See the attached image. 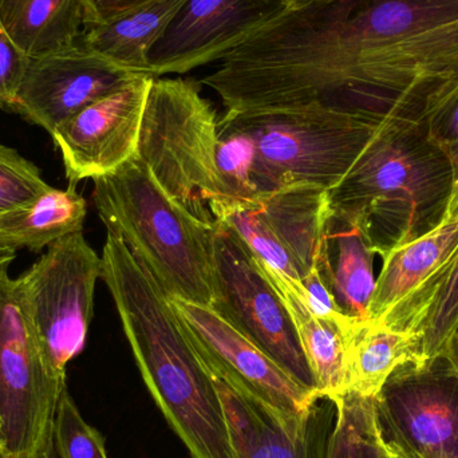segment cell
<instances>
[{"mask_svg":"<svg viewBox=\"0 0 458 458\" xmlns=\"http://www.w3.org/2000/svg\"><path fill=\"white\" fill-rule=\"evenodd\" d=\"M458 19V0H315L287 8L201 78L225 112L322 105L344 112L377 48Z\"/></svg>","mask_w":458,"mask_h":458,"instance_id":"6da1fadb","label":"cell"},{"mask_svg":"<svg viewBox=\"0 0 458 458\" xmlns=\"http://www.w3.org/2000/svg\"><path fill=\"white\" fill-rule=\"evenodd\" d=\"M106 283L137 366L169 427L192 458H234L211 374L163 288L125 242L107 232Z\"/></svg>","mask_w":458,"mask_h":458,"instance_id":"7a4b0ae2","label":"cell"},{"mask_svg":"<svg viewBox=\"0 0 458 458\" xmlns=\"http://www.w3.org/2000/svg\"><path fill=\"white\" fill-rule=\"evenodd\" d=\"M454 191V165L428 126L387 121L328 190V207L360 225L384 256L437 227Z\"/></svg>","mask_w":458,"mask_h":458,"instance_id":"3957f363","label":"cell"},{"mask_svg":"<svg viewBox=\"0 0 458 458\" xmlns=\"http://www.w3.org/2000/svg\"><path fill=\"white\" fill-rule=\"evenodd\" d=\"M93 182L94 206L107 232L125 242L166 296L211 307L214 223L174 200L137 155Z\"/></svg>","mask_w":458,"mask_h":458,"instance_id":"277c9868","label":"cell"},{"mask_svg":"<svg viewBox=\"0 0 458 458\" xmlns=\"http://www.w3.org/2000/svg\"><path fill=\"white\" fill-rule=\"evenodd\" d=\"M219 123L252 140L256 196L298 184L331 190L384 123L317 104L225 112Z\"/></svg>","mask_w":458,"mask_h":458,"instance_id":"5b68a950","label":"cell"},{"mask_svg":"<svg viewBox=\"0 0 458 458\" xmlns=\"http://www.w3.org/2000/svg\"><path fill=\"white\" fill-rule=\"evenodd\" d=\"M216 112L200 86L184 78H153L142 115L137 157L188 212L214 223L209 203L222 195Z\"/></svg>","mask_w":458,"mask_h":458,"instance_id":"8992f818","label":"cell"},{"mask_svg":"<svg viewBox=\"0 0 458 458\" xmlns=\"http://www.w3.org/2000/svg\"><path fill=\"white\" fill-rule=\"evenodd\" d=\"M458 96V19L371 51L355 70L347 109L378 123L429 126Z\"/></svg>","mask_w":458,"mask_h":458,"instance_id":"52a82bcc","label":"cell"},{"mask_svg":"<svg viewBox=\"0 0 458 458\" xmlns=\"http://www.w3.org/2000/svg\"><path fill=\"white\" fill-rule=\"evenodd\" d=\"M102 259L83 232L48 245L29 271L15 279L27 326L48 370L66 379L70 360L82 352L94 314V293Z\"/></svg>","mask_w":458,"mask_h":458,"instance_id":"ba28073f","label":"cell"},{"mask_svg":"<svg viewBox=\"0 0 458 458\" xmlns=\"http://www.w3.org/2000/svg\"><path fill=\"white\" fill-rule=\"evenodd\" d=\"M8 267L0 268V454L37 458L55 451L54 425L66 379L48 370Z\"/></svg>","mask_w":458,"mask_h":458,"instance_id":"9c48e42d","label":"cell"},{"mask_svg":"<svg viewBox=\"0 0 458 458\" xmlns=\"http://www.w3.org/2000/svg\"><path fill=\"white\" fill-rule=\"evenodd\" d=\"M212 268L211 309L266 352L293 381L317 393L311 369L282 296L245 242L219 222H214Z\"/></svg>","mask_w":458,"mask_h":458,"instance_id":"30bf717a","label":"cell"},{"mask_svg":"<svg viewBox=\"0 0 458 458\" xmlns=\"http://www.w3.org/2000/svg\"><path fill=\"white\" fill-rule=\"evenodd\" d=\"M373 411L387 457L458 458V374L443 357L395 369Z\"/></svg>","mask_w":458,"mask_h":458,"instance_id":"8fae6325","label":"cell"},{"mask_svg":"<svg viewBox=\"0 0 458 458\" xmlns=\"http://www.w3.org/2000/svg\"><path fill=\"white\" fill-rule=\"evenodd\" d=\"M369 320L398 333H420L458 260V185L443 222L382 256Z\"/></svg>","mask_w":458,"mask_h":458,"instance_id":"7c38bea8","label":"cell"},{"mask_svg":"<svg viewBox=\"0 0 458 458\" xmlns=\"http://www.w3.org/2000/svg\"><path fill=\"white\" fill-rule=\"evenodd\" d=\"M234 458H328L336 405L318 397L303 416H288L216 370H209Z\"/></svg>","mask_w":458,"mask_h":458,"instance_id":"4fadbf2b","label":"cell"},{"mask_svg":"<svg viewBox=\"0 0 458 458\" xmlns=\"http://www.w3.org/2000/svg\"><path fill=\"white\" fill-rule=\"evenodd\" d=\"M284 10L280 0H187L153 46L148 72L185 74L220 62Z\"/></svg>","mask_w":458,"mask_h":458,"instance_id":"5bb4252c","label":"cell"},{"mask_svg":"<svg viewBox=\"0 0 458 458\" xmlns=\"http://www.w3.org/2000/svg\"><path fill=\"white\" fill-rule=\"evenodd\" d=\"M152 75L137 72L53 134L70 185L117 171L137 153Z\"/></svg>","mask_w":458,"mask_h":458,"instance_id":"9a60e30c","label":"cell"},{"mask_svg":"<svg viewBox=\"0 0 458 458\" xmlns=\"http://www.w3.org/2000/svg\"><path fill=\"white\" fill-rule=\"evenodd\" d=\"M169 301L204 363L227 374L255 397L288 416H303L319 397L293 381L211 307L176 298Z\"/></svg>","mask_w":458,"mask_h":458,"instance_id":"2e32d148","label":"cell"},{"mask_svg":"<svg viewBox=\"0 0 458 458\" xmlns=\"http://www.w3.org/2000/svg\"><path fill=\"white\" fill-rule=\"evenodd\" d=\"M136 74L82 45L31 58L11 110L53 136L81 110L125 85Z\"/></svg>","mask_w":458,"mask_h":458,"instance_id":"e0dca14e","label":"cell"},{"mask_svg":"<svg viewBox=\"0 0 458 458\" xmlns=\"http://www.w3.org/2000/svg\"><path fill=\"white\" fill-rule=\"evenodd\" d=\"M376 255L360 225L330 214L317 267L341 311L358 322L369 320V306L376 288Z\"/></svg>","mask_w":458,"mask_h":458,"instance_id":"ac0fdd59","label":"cell"},{"mask_svg":"<svg viewBox=\"0 0 458 458\" xmlns=\"http://www.w3.org/2000/svg\"><path fill=\"white\" fill-rule=\"evenodd\" d=\"M258 203L303 279L317 267L330 217L328 190L298 184L261 193Z\"/></svg>","mask_w":458,"mask_h":458,"instance_id":"d6986e66","label":"cell"},{"mask_svg":"<svg viewBox=\"0 0 458 458\" xmlns=\"http://www.w3.org/2000/svg\"><path fill=\"white\" fill-rule=\"evenodd\" d=\"M0 23L30 58L81 46L94 24L88 0H0Z\"/></svg>","mask_w":458,"mask_h":458,"instance_id":"ffe728a7","label":"cell"},{"mask_svg":"<svg viewBox=\"0 0 458 458\" xmlns=\"http://www.w3.org/2000/svg\"><path fill=\"white\" fill-rule=\"evenodd\" d=\"M259 264L290 312L315 379L317 394L336 403L349 393L344 328L336 323L315 317L296 293L290 277L269 268L261 260H259Z\"/></svg>","mask_w":458,"mask_h":458,"instance_id":"44dd1931","label":"cell"},{"mask_svg":"<svg viewBox=\"0 0 458 458\" xmlns=\"http://www.w3.org/2000/svg\"><path fill=\"white\" fill-rule=\"evenodd\" d=\"M187 0H155L104 23L91 24L81 45L131 72H148L150 51Z\"/></svg>","mask_w":458,"mask_h":458,"instance_id":"7402d4cb","label":"cell"},{"mask_svg":"<svg viewBox=\"0 0 458 458\" xmlns=\"http://www.w3.org/2000/svg\"><path fill=\"white\" fill-rule=\"evenodd\" d=\"M88 203L75 185L67 190L51 187L21 208L0 215V242L18 250L40 252L62 237L82 232Z\"/></svg>","mask_w":458,"mask_h":458,"instance_id":"603a6c76","label":"cell"},{"mask_svg":"<svg viewBox=\"0 0 458 458\" xmlns=\"http://www.w3.org/2000/svg\"><path fill=\"white\" fill-rule=\"evenodd\" d=\"M349 393L374 398L393 371L417 362V339L365 320L344 331Z\"/></svg>","mask_w":458,"mask_h":458,"instance_id":"cb8c5ba5","label":"cell"},{"mask_svg":"<svg viewBox=\"0 0 458 458\" xmlns=\"http://www.w3.org/2000/svg\"><path fill=\"white\" fill-rule=\"evenodd\" d=\"M209 209L214 222L223 223L231 228L259 260L279 274L301 282L293 258L253 199L242 200L219 196L209 203Z\"/></svg>","mask_w":458,"mask_h":458,"instance_id":"d4e9b609","label":"cell"},{"mask_svg":"<svg viewBox=\"0 0 458 458\" xmlns=\"http://www.w3.org/2000/svg\"><path fill=\"white\" fill-rule=\"evenodd\" d=\"M335 405L336 421L328 458H382L373 398L347 393Z\"/></svg>","mask_w":458,"mask_h":458,"instance_id":"484cf974","label":"cell"},{"mask_svg":"<svg viewBox=\"0 0 458 458\" xmlns=\"http://www.w3.org/2000/svg\"><path fill=\"white\" fill-rule=\"evenodd\" d=\"M219 144H217L216 163L219 171L222 195L225 198L250 200L256 198L252 174L255 145L247 134L217 123ZM219 198V196H217Z\"/></svg>","mask_w":458,"mask_h":458,"instance_id":"4316f807","label":"cell"},{"mask_svg":"<svg viewBox=\"0 0 458 458\" xmlns=\"http://www.w3.org/2000/svg\"><path fill=\"white\" fill-rule=\"evenodd\" d=\"M54 444L59 458H107L105 438L85 421L67 389L56 411Z\"/></svg>","mask_w":458,"mask_h":458,"instance_id":"83f0119b","label":"cell"},{"mask_svg":"<svg viewBox=\"0 0 458 458\" xmlns=\"http://www.w3.org/2000/svg\"><path fill=\"white\" fill-rule=\"evenodd\" d=\"M50 188L34 163L0 144V215L37 200Z\"/></svg>","mask_w":458,"mask_h":458,"instance_id":"f1b7e54d","label":"cell"},{"mask_svg":"<svg viewBox=\"0 0 458 458\" xmlns=\"http://www.w3.org/2000/svg\"><path fill=\"white\" fill-rule=\"evenodd\" d=\"M457 325L458 260L422 326L417 344V362H430L440 357Z\"/></svg>","mask_w":458,"mask_h":458,"instance_id":"f546056e","label":"cell"},{"mask_svg":"<svg viewBox=\"0 0 458 458\" xmlns=\"http://www.w3.org/2000/svg\"><path fill=\"white\" fill-rule=\"evenodd\" d=\"M0 23V107L11 110L30 64Z\"/></svg>","mask_w":458,"mask_h":458,"instance_id":"4dcf8cb0","label":"cell"},{"mask_svg":"<svg viewBox=\"0 0 458 458\" xmlns=\"http://www.w3.org/2000/svg\"><path fill=\"white\" fill-rule=\"evenodd\" d=\"M430 136L448 155L454 172V187L458 184V96L428 126Z\"/></svg>","mask_w":458,"mask_h":458,"instance_id":"1f68e13d","label":"cell"},{"mask_svg":"<svg viewBox=\"0 0 458 458\" xmlns=\"http://www.w3.org/2000/svg\"><path fill=\"white\" fill-rule=\"evenodd\" d=\"M155 0H88L94 24L112 21Z\"/></svg>","mask_w":458,"mask_h":458,"instance_id":"d6a6232c","label":"cell"},{"mask_svg":"<svg viewBox=\"0 0 458 458\" xmlns=\"http://www.w3.org/2000/svg\"><path fill=\"white\" fill-rule=\"evenodd\" d=\"M440 357H443L458 374V325Z\"/></svg>","mask_w":458,"mask_h":458,"instance_id":"836d02e7","label":"cell"},{"mask_svg":"<svg viewBox=\"0 0 458 458\" xmlns=\"http://www.w3.org/2000/svg\"><path fill=\"white\" fill-rule=\"evenodd\" d=\"M15 256L16 250H11L10 247H7V245L0 242V268H2V267L10 266L13 259H15Z\"/></svg>","mask_w":458,"mask_h":458,"instance_id":"e575fe53","label":"cell"},{"mask_svg":"<svg viewBox=\"0 0 458 458\" xmlns=\"http://www.w3.org/2000/svg\"><path fill=\"white\" fill-rule=\"evenodd\" d=\"M285 8L299 7V5L307 4V3L315 2V0H280Z\"/></svg>","mask_w":458,"mask_h":458,"instance_id":"d590c367","label":"cell"},{"mask_svg":"<svg viewBox=\"0 0 458 458\" xmlns=\"http://www.w3.org/2000/svg\"><path fill=\"white\" fill-rule=\"evenodd\" d=\"M0 458H7V457H3L2 454H0ZM37 458H59V457H58V454H56V451H51V452H48V454H42V456H39Z\"/></svg>","mask_w":458,"mask_h":458,"instance_id":"8d00e7d4","label":"cell"},{"mask_svg":"<svg viewBox=\"0 0 458 458\" xmlns=\"http://www.w3.org/2000/svg\"><path fill=\"white\" fill-rule=\"evenodd\" d=\"M382 458H390V457H387L386 454H384V451H382Z\"/></svg>","mask_w":458,"mask_h":458,"instance_id":"74e56055","label":"cell"},{"mask_svg":"<svg viewBox=\"0 0 458 458\" xmlns=\"http://www.w3.org/2000/svg\"><path fill=\"white\" fill-rule=\"evenodd\" d=\"M457 185H458V184H457ZM457 185H456V187H457ZM456 187H454V188H456Z\"/></svg>","mask_w":458,"mask_h":458,"instance_id":"f35d334b","label":"cell"}]
</instances>
